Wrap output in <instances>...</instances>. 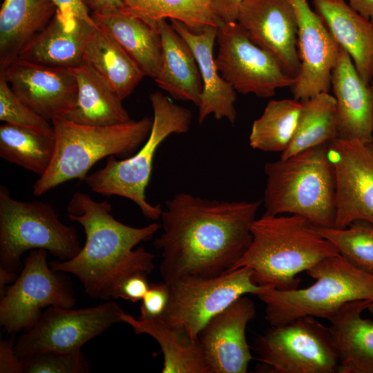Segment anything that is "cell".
I'll return each mask as SVG.
<instances>
[{
    "instance_id": "obj_1",
    "label": "cell",
    "mask_w": 373,
    "mask_h": 373,
    "mask_svg": "<svg viewBox=\"0 0 373 373\" xmlns=\"http://www.w3.org/2000/svg\"><path fill=\"white\" fill-rule=\"evenodd\" d=\"M260 203L209 200L183 192L168 200L160 216L163 231L154 241L161 251L162 281L231 269L251 243Z\"/></svg>"
},
{
    "instance_id": "obj_15",
    "label": "cell",
    "mask_w": 373,
    "mask_h": 373,
    "mask_svg": "<svg viewBox=\"0 0 373 373\" xmlns=\"http://www.w3.org/2000/svg\"><path fill=\"white\" fill-rule=\"evenodd\" d=\"M298 23L297 48L300 68L291 90L294 98L307 99L329 93L340 46L307 0H290Z\"/></svg>"
},
{
    "instance_id": "obj_17",
    "label": "cell",
    "mask_w": 373,
    "mask_h": 373,
    "mask_svg": "<svg viewBox=\"0 0 373 373\" xmlns=\"http://www.w3.org/2000/svg\"><path fill=\"white\" fill-rule=\"evenodd\" d=\"M0 75L26 105L49 122L64 118L75 104L77 82L73 69L17 58Z\"/></svg>"
},
{
    "instance_id": "obj_10",
    "label": "cell",
    "mask_w": 373,
    "mask_h": 373,
    "mask_svg": "<svg viewBox=\"0 0 373 373\" xmlns=\"http://www.w3.org/2000/svg\"><path fill=\"white\" fill-rule=\"evenodd\" d=\"M256 350L268 372L338 373V354L329 329L314 316L271 326L257 338Z\"/></svg>"
},
{
    "instance_id": "obj_26",
    "label": "cell",
    "mask_w": 373,
    "mask_h": 373,
    "mask_svg": "<svg viewBox=\"0 0 373 373\" xmlns=\"http://www.w3.org/2000/svg\"><path fill=\"white\" fill-rule=\"evenodd\" d=\"M57 10L53 0H3L0 10V73L18 58Z\"/></svg>"
},
{
    "instance_id": "obj_37",
    "label": "cell",
    "mask_w": 373,
    "mask_h": 373,
    "mask_svg": "<svg viewBox=\"0 0 373 373\" xmlns=\"http://www.w3.org/2000/svg\"><path fill=\"white\" fill-rule=\"evenodd\" d=\"M169 288L164 281L150 284L149 288L142 300L140 319L160 318L169 301Z\"/></svg>"
},
{
    "instance_id": "obj_3",
    "label": "cell",
    "mask_w": 373,
    "mask_h": 373,
    "mask_svg": "<svg viewBox=\"0 0 373 373\" xmlns=\"http://www.w3.org/2000/svg\"><path fill=\"white\" fill-rule=\"evenodd\" d=\"M251 232L249 247L231 269H251L254 283L260 286L282 291L297 289L298 274L339 254L314 224L299 216L264 213L253 222Z\"/></svg>"
},
{
    "instance_id": "obj_46",
    "label": "cell",
    "mask_w": 373,
    "mask_h": 373,
    "mask_svg": "<svg viewBox=\"0 0 373 373\" xmlns=\"http://www.w3.org/2000/svg\"><path fill=\"white\" fill-rule=\"evenodd\" d=\"M370 84L373 86V79H372V82H371Z\"/></svg>"
},
{
    "instance_id": "obj_4",
    "label": "cell",
    "mask_w": 373,
    "mask_h": 373,
    "mask_svg": "<svg viewBox=\"0 0 373 373\" xmlns=\"http://www.w3.org/2000/svg\"><path fill=\"white\" fill-rule=\"evenodd\" d=\"M329 143L266 163L265 214L301 216L316 227H334L335 182Z\"/></svg>"
},
{
    "instance_id": "obj_33",
    "label": "cell",
    "mask_w": 373,
    "mask_h": 373,
    "mask_svg": "<svg viewBox=\"0 0 373 373\" xmlns=\"http://www.w3.org/2000/svg\"><path fill=\"white\" fill-rule=\"evenodd\" d=\"M301 101L271 99L252 124L249 145L263 151L281 152L288 147L296 128Z\"/></svg>"
},
{
    "instance_id": "obj_31",
    "label": "cell",
    "mask_w": 373,
    "mask_h": 373,
    "mask_svg": "<svg viewBox=\"0 0 373 373\" xmlns=\"http://www.w3.org/2000/svg\"><path fill=\"white\" fill-rule=\"evenodd\" d=\"M338 137L336 100L323 92L301 101L296 131L280 157L329 143Z\"/></svg>"
},
{
    "instance_id": "obj_22",
    "label": "cell",
    "mask_w": 373,
    "mask_h": 373,
    "mask_svg": "<svg viewBox=\"0 0 373 373\" xmlns=\"http://www.w3.org/2000/svg\"><path fill=\"white\" fill-rule=\"evenodd\" d=\"M330 33L350 56L362 79H373V22L353 10L345 0H312Z\"/></svg>"
},
{
    "instance_id": "obj_7",
    "label": "cell",
    "mask_w": 373,
    "mask_h": 373,
    "mask_svg": "<svg viewBox=\"0 0 373 373\" xmlns=\"http://www.w3.org/2000/svg\"><path fill=\"white\" fill-rule=\"evenodd\" d=\"M149 99L153 113V124L141 148L124 160H117L113 155L106 157L104 166L87 175L84 181L96 193L132 200L145 217L155 220L160 218L162 209L160 204L152 205L146 200L145 191L155 152L170 135L189 131L192 113L173 103L161 92L153 93Z\"/></svg>"
},
{
    "instance_id": "obj_8",
    "label": "cell",
    "mask_w": 373,
    "mask_h": 373,
    "mask_svg": "<svg viewBox=\"0 0 373 373\" xmlns=\"http://www.w3.org/2000/svg\"><path fill=\"white\" fill-rule=\"evenodd\" d=\"M39 249L65 261L77 256L82 247L76 229L62 223L50 204L14 199L1 185L0 267L17 272L22 254Z\"/></svg>"
},
{
    "instance_id": "obj_2",
    "label": "cell",
    "mask_w": 373,
    "mask_h": 373,
    "mask_svg": "<svg viewBox=\"0 0 373 373\" xmlns=\"http://www.w3.org/2000/svg\"><path fill=\"white\" fill-rule=\"evenodd\" d=\"M107 200H94L85 193L75 192L67 205V216L81 224L86 242L77 256L65 261H52V270L77 276L86 294L94 299H117L118 287L135 273L149 274L154 268V256L143 247L161 224L153 222L134 227L116 220Z\"/></svg>"
},
{
    "instance_id": "obj_45",
    "label": "cell",
    "mask_w": 373,
    "mask_h": 373,
    "mask_svg": "<svg viewBox=\"0 0 373 373\" xmlns=\"http://www.w3.org/2000/svg\"><path fill=\"white\" fill-rule=\"evenodd\" d=\"M367 310H368V312L373 316V302H371L368 305Z\"/></svg>"
},
{
    "instance_id": "obj_6",
    "label": "cell",
    "mask_w": 373,
    "mask_h": 373,
    "mask_svg": "<svg viewBox=\"0 0 373 373\" xmlns=\"http://www.w3.org/2000/svg\"><path fill=\"white\" fill-rule=\"evenodd\" d=\"M307 273L316 280L310 286L288 291L268 287L257 294L265 304V318L271 326L305 316L327 319L350 302H373V274L340 254L323 259Z\"/></svg>"
},
{
    "instance_id": "obj_42",
    "label": "cell",
    "mask_w": 373,
    "mask_h": 373,
    "mask_svg": "<svg viewBox=\"0 0 373 373\" xmlns=\"http://www.w3.org/2000/svg\"><path fill=\"white\" fill-rule=\"evenodd\" d=\"M57 9L64 13L72 14L89 22H94L91 15L81 0H53Z\"/></svg>"
},
{
    "instance_id": "obj_5",
    "label": "cell",
    "mask_w": 373,
    "mask_h": 373,
    "mask_svg": "<svg viewBox=\"0 0 373 373\" xmlns=\"http://www.w3.org/2000/svg\"><path fill=\"white\" fill-rule=\"evenodd\" d=\"M51 123L55 151L49 167L33 185L37 196L71 180L84 181L91 167L104 157L131 156L147 140L153 119L106 126L78 124L63 117Z\"/></svg>"
},
{
    "instance_id": "obj_27",
    "label": "cell",
    "mask_w": 373,
    "mask_h": 373,
    "mask_svg": "<svg viewBox=\"0 0 373 373\" xmlns=\"http://www.w3.org/2000/svg\"><path fill=\"white\" fill-rule=\"evenodd\" d=\"M73 70L77 95L66 119L95 126H113L131 120L122 100L90 66L84 62Z\"/></svg>"
},
{
    "instance_id": "obj_12",
    "label": "cell",
    "mask_w": 373,
    "mask_h": 373,
    "mask_svg": "<svg viewBox=\"0 0 373 373\" xmlns=\"http://www.w3.org/2000/svg\"><path fill=\"white\" fill-rule=\"evenodd\" d=\"M124 311L114 301L80 309L48 307L37 323L15 344L20 358L48 352H74L111 325Z\"/></svg>"
},
{
    "instance_id": "obj_30",
    "label": "cell",
    "mask_w": 373,
    "mask_h": 373,
    "mask_svg": "<svg viewBox=\"0 0 373 373\" xmlns=\"http://www.w3.org/2000/svg\"><path fill=\"white\" fill-rule=\"evenodd\" d=\"M54 131L44 132L3 123L0 126V156L39 176L49 167L55 151Z\"/></svg>"
},
{
    "instance_id": "obj_44",
    "label": "cell",
    "mask_w": 373,
    "mask_h": 373,
    "mask_svg": "<svg viewBox=\"0 0 373 373\" xmlns=\"http://www.w3.org/2000/svg\"><path fill=\"white\" fill-rule=\"evenodd\" d=\"M17 272L0 267V295L5 291L7 285L13 283L17 278Z\"/></svg>"
},
{
    "instance_id": "obj_20",
    "label": "cell",
    "mask_w": 373,
    "mask_h": 373,
    "mask_svg": "<svg viewBox=\"0 0 373 373\" xmlns=\"http://www.w3.org/2000/svg\"><path fill=\"white\" fill-rule=\"evenodd\" d=\"M338 137L373 142V86L365 83L342 48L332 71Z\"/></svg>"
},
{
    "instance_id": "obj_9",
    "label": "cell",
    "mask_w": 373,
    "mask_h": 373,
    "mask_svg": "<svg viewBox=\"0 0 373 373\" xmlns=\"http://www.w3.org/2000/svg\"><path fill=\"white\" fill-rule=\"evenodd\" d=\"M252 276L251 269L242 267L217 276H187L166 283L169 301L160 318L198 338L205 324L238 298L268 288L255 283Z\"/></svg>"
},
{
    "instance_id": "obj_32",
    "label": "cell",
    "mask_w": 373,
    "mask_h": 373,
    "mask_svg": "<svg viewBox=\"0 0 373 373\" xmlns=\"http://www.w3.org/2000/svg\"><path fill=\"white\" fill-rule=\"evenodd\" d=\"M124 9L155 25L161 19H175L200 32L224 22L214 12L211 0H124Z\"/></svg>"
},
{
    "instance_id": "obj_38",
    "label": "cell",
    "mask_w": 373,
    "mask_h": 373,
    "mask_svg": "<svg viewBox=\"0 0 373 373\" xmlns=\"http://www.w3.org/2000/svg\"><path fill=\"white\" fill-rule=\"evenodd\" d=\"M147 276L145 273L139 272L126 278L118 287L117 298L133 303L142 300L150 286Z\"/></svg>"
},
{
    "instance_id": "obj_18",
    "label": "cell",
    "mask_w": 373,
    "mask_h": 373,
    "mask_svg": "<svg viewBox=\"0 0 373 373\" xmlns=\"http://www.w3.org/2000/svg\"><path fill=\"white\" fill-rule=\"evenodd\" d=\"M256 316L254 302L240 296L212 317L198 339L211 373H246L252 360L246 339L248 323Z\"/></svg>"
},
{
    "instance_id": "obj_24",
    "label": "cell",
    "mask_w": 373,
    "mask_h": 373,
    "mask_svg": "<svg viewBox=\"0 0 373 373\" xmlns=\"http://www.w3.org/2000/svg\"><path fill=\"white\" fill-rule=\"evenodd\" d=\"M162 40V62L154 79L173 99L190 101L198 107L202 92L199 68L191 48L166 19L157 21Z\"/></svg>"
},
{
    "instance_id": "obj_16",
    "label": "cell",
    "mask_w": 373,
    "mask_h": 373,
    "mask_svg": "<svg viewBox=\"0 0 373 373\" xmlns=\"http://www.w3.org/2000/svg\"><path fill=\"white\" fill-rule=\"evenodd\" d=\"M236 22L254 44L272 55L296 79L300 62L298 23L290 0H244Z\"/></svg>"
},
{
    "instance_id": "obj_41",
    "label": "cell",
    "mask_w": 373,
    "mask_h": 373,
    "mask_svg": "<svg viewBox=\"0 0 373 373\" xmlns=\"http://www.w3.org/2000/svg\"><path fill=\"white\" fill-rule=\"evenodd\" d=\"M91 14L104 15L124 9V0H81Z\"/></svg>"
},
{
    "instance_id": "obj_23",
    "label": "cell",
    "mask_w": 373,
    "mask_h": 373,
    "mask_svg": "<svg viewBox=\"0 0 373 373\" xmlns=\"http://www.w3.org/2000/svg\"><path fill=\"white\" fill-rule=\"evenodd\" d=\"M371 302H350L327 318L338 354V373H373V321L362 317Z\"/></svg>"
},
{
    "instance_id": "obj_21",
    "label": "cell",
    "mask_w": 373,
    "mask_h": 373,
    "mask_svg": "<svg viewBox=\"0 0 373 373\" xmlns=\"http://www.w3.org/2000/svg\"><path fill=\"white\" fill-rule=\"evenodd\" d=\"M170 21L189 45L199 68L202 92L198 106V122L202 124L212 115L218 120L225 118L233 124L236 120V91L221 76L213 57L218 27L208 26L200 32H194L180 21Z\"/></svg>"
},
{
    "instance_id": "obj_39",
    "label": "cell",
    "mask_w": 373,
    "mask_h": 373,
    "mask_svg": "<svg viewBox=\"0 0 373 373\" xmlns=\"http://www.w3.org/2000/svg\"><path fill=\"white\" fill-rule=\"evenodd\" d=\"M23 372V361L16 354L12 341H1L0 372L21 373Z\"/></svg>"
},
{
    "instance_id": "obj_28",
    "label": "cell",
    "mask_w": 373,
    "mask_h": 373,
    "mask_svg": "<svg viewBox=\"0 0 373 373\" xmlns=\"http://www.w3.org/2000/svg\"><path fill=\"white\" fill-rule=\"evenodd\" d=\"M120 317L136 334H148L158 343L164 356L162 373H211L198 339L183 329L160 318L135 319L124 312Z\"/></svg>"
},
{
    "instance_id": "obj_13",
    "label": "cell",
    "mask_w": 373,
    "mask_h": 373,
    "mask_svg": "<svg viewBox=\"0 0 373 373\" xmlns=\"http://www.w3.org/2000/svg\"><path fill=\"white\" fill-rule=\"evenodd\" d=\"M216 41L217 68L236 92L267 98L278 88L295 83L296 79L272 55L254 44L236 21L218 27Z\"/></svg>"
},
{
    "instance_id": "obj_29",
    "label": "cell",
    "mask_w": 373,
    "mask_h": 373,
    "mask_svg": "<svg viewBox=\"0 0 373 373\" xmlns=\"http://www.w3.org/2000/svg\"><path fill=\"white\" fill-rule=\"evenodd\" d=\"M84 62L123 100L145 76L140 66L109 35L97 27L86 48Z\"/></svg>"
},
{
    "instance_id": "obj_35",
    "label": "cell",
    "mask_w": 373,
    "mask_h": 373,
    "mask_svg": "<svg viewBox=\"0 0 373 373\" xmlns=\"http://www.w3.org/2000/svg\"><path fill=\"white\" fill-rule=\"evenodd\" d=\"M0 120L44 132L54 131L52 124L26 105L0 75Z\"/></svg>"
},
{
    "instance_id": "obj_11",
    "label": "cell",
    "mask_w": 373,
    "mask_h": 373,
    "mask_svg": "<svg viewBox=\"0 0 373 373\" xmlns=\"http://www.w3.org/2000/svg\"><path fill=\"white\" fill-rule=\"evenodd\" d=\"M47 251L28 255L17 280L8 286L0 300V324L8 334L30 329L46 307L70 308L75 298L68 282L47 262Z\"/></svg>"
},
{
    "instance_id": "obj_40",
    "label": "cell",
    "mask_w": 373,
    "mask_h": 373,
    "mask_svg": "<svg viewBox=\"0 0 373 373\" xmlns=\"http://www.w3.org/2000/svg\"><path fill=\"white\" fill-rule=\"evenodd\" d=\"M244 0H211L213 9L224 22L236 21L238 10Z\"/></svg>"
},
{
    "instance_id": "obj_34",
    "label": "cell",
    "mask_w": 373,
    "mask_h": 373,
    "mask_svg": "<svg viewBox=\"0 0 373 373\" xmlns=\"http://www.w3.org/2000/svg\"><path fill=\"white\" fill-rule=\"evenodd\" d=\"M339 254L358 268L373 274V224L356 221L345 228L316 227Z\"/></svg>"
},
{
    "instance_id": "obj_19",
    "label": "cell",
    "mask_w": 373,
    "mask_h": 373,
    "mask_svg": "<svg viewBox=\"0 0 373 373\" xmlns=\"http://www.w3.org/2000/svg\"><path fill=\"white\" fill-rule=\"evenodd\" d=\"M97 26L58 9L47 24L20 52L18 58L35 64L74 69L84 63L87 45Z\"/></svg>"
},
{
    "instance_id": "obj_14",
    "label": "cell",
    "mask_w": 373,
    "mask_h": 373,
    "mask_svg": "<svg viewBox=\"0 0 373 373\" xmlns=\"http://www.w3.org/2000/svg\"><path fill=\"white\" fill-rule=\"evenodd\" d=\"M328 154L335 182L334 227L356 221L373 224V142L336 137Z\"/></svg>"
},
{
    "instance_id": "obj_43",
    "label": "cell",
    "mask_w": 373,
    "mask_h": 373,
    "mask_svg": "<svg viewBox=\"0 0 373 373\" xmlns=\"http://www.w3.org/2000/svg\"><path fill=\"white\" fill-rule=\"evenodd\" d=\"M349 6L365 18L373 22V0H347Z\"/></svg>"
},
{
    "instance_id": "obj_25",
    "label": "cell",
    "mask_w": 373,
    "mask_h": 373,
    "mask_svg": "<svg viewBox=\"0 0 373 373\" xmlns=\"http://www.w3.org/2000/svg\"><path fill=\"white\" fill-rule=\"evenodd\" d=\"M96 26L113 38L140 66L155 79L162 62V40L155 25L125 9L104 15L91 14Z\"/></svg>"
},
{
    "instance_id": "obj_36",
    "label": "cell",
    "mask_w": 373,
    "mask_h": 373,
    "mask_svg": "<svg viewBox=\"0 0 373 373\" xmlns=\"http://www.w3.org/2000/svg\"><path fill=\"white\" fill-rule=\"evenodd\" d=\"M25 373H85L90 372L88 362L82 351L48 352L21 358Z\"/></svg>"
}]
</instances>
